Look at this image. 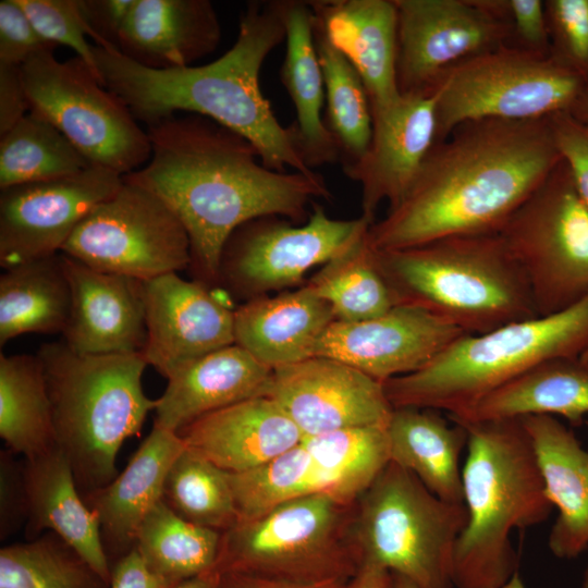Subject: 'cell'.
<instances>
[{"label":"cell","instance_id":"cell-21","mask_svg":"<svg viewBox=\"0 0 588 588\" xmlns=\"http://www.w3.org/2000/svg\"><path fill=\"white\" fill-rule=\"evenodd\" d=\"M61 259L71 289L63 342L79 354H143L144 281L93 269L62 253Z\"/></svg>","mask_w":588,"mask_h":588},{"label":"cell","instance_id":"cell-8","mask_svg":"<svg viewBox=\"0 0 588 588\" xmlns=\"http://www.w3.org/2000/svg\"><path fill=\"white\" fill-rule=\"evenodd\" d=\"M355 503L314 493L238 520L222 532L216 571L298 585H346L360 560Z\"/></svg>","mask_w":588,"mask_h":588},{"label":"cell","instance_id":"cell-32","mask_svg":"<svg viewBox=\"0 0 588 588\" xmlns=\"http://www.w3.org/2000/svg\"><path fill=\"white\" fill-rule=\"evenodd\" d=\"M563 417L572 427L588 416V365L578 358L542 363L483 397L469 409L449 416L457 424L522 418Z\"/></svg>","mask_w":588,"mask_h":588},{"label":"cell","instance_id":"cell-49","mask_svg":"<svg viewBox=\"0 0 588 588\" xmlns=\"http://www.w3.org/2000/svg\"><path fill=\"white\" fill-rule=\"evenodd\" d=\"M132 3L133 0H81L95 45L117 48L120 30Z\"/></svg>","mask_w":588,"mask_h":588},{"label":"cell","instance_id":"cell-58","mask_svg":"<svg viewBox=\"0 0 588 588\" xmlns=\"http://www.w3.org/2000/svg\"><path fill=\"white\" fill-rule=\"evenodd\" d=\"M581 588H588V564L583 572L581 576Z\"/></svg>","mask_w":588,"mask_h":588},{"label":"cell","instance_id":"cell-6","mask_svg":"<svg viewBox=\"0 0 588 588\" xmlns=\"http://www.w3.org/2000/svg\"><path fill=\"white\" fill-rule=\"evenodd\" d=\"M399 304L424 308L467 334L539 317L527 279L498 233L377 250Z\"/></svg>","mask_w":588,"mask_h":588},{"label":"cell","instance_id":"cell-48","mask_svg":"<svg viewBox=\"0 0 588 588\" xmlns=\"http://www.w3.org/2000/svg\"><path fill=\"white\" fill-rule=\"evenodd\" d=\"M512 26V42L539 54H550V40L542 0H505Z\"/></svg>","mask_w":588,"mask_h":588},{"label":"cell","instance_id":"cell-14","mask_svg":"<svg viewBox=\"0 0 588 588\" xmlns=\"http://www.w3.org/2000/svg\"><path fill=\"white\" fill-rule=\"evenodd\" d=\"M373 222L363 215L333 219L316 203L302 224L278 216L249 220L226 240L218 283L246 301L295 286L311 268L328 262Z\"/></svg>","mask_w":588,"mask_h":588},{"label":"cell","instance_id":"cell-59","mask_svg":"<svg viewBox=\"0 0 588 588\" xmlns=\"http://www.w3.org/2000/svg\"><path fill=\"white\" fill-rule=\"evenodd\" d=\"M579 359H580L584 364L588 365V348L580 355Z\"/></svg>","mask_w":588,"mask_h":588},{"label":"cell","instance_id":"cell-28","mask_svg":"<svg viewBox=\"0 0 588 588\" xmlns=\"http://www.w3.org/2000/svg\"><path fill=\"white\" fill-rule=\"evenodd\" d=\"M334 320L330 305L303 284L237 307L235 344L273 370L314 357L320 338Z\"/></svg>","mask_w":588,"mask_h":588},{"label":"cell","instance_id":"cell-22","mask_svg":"<svg viewBox=\"0 0 588 588\" xmlns=\"http://www.w3.org/2000/svg\"><path fill=\"white\" fill-rule=\"evenodd\" d=\"M177 434L187 448L228 473L259 467L304 439L294 421L267 395L209 413Z\"/></svg>","mask_w":588,"mask_h":588},{"label":"cell","instance_id":"cell-56","mask_svg":"<svg viewBox=\"0 0 588 588\" xmlns=\"http://www.w3.org/2000/svg\"><path fill=\"white\" fill-rule=\"evenodd\" d=\"M390 588H417V587L412 581H409L408 579H406V578H404V577H402L400 575L392 574V580H391V587Z\"/></svg>","mask_w":588,"mask_h":588},{"label":"cell","instance_id":"cell-43","mask_svg":"<svg viewBox=\"0 0 588 588\" xmlns=\"http://www.w3.org/2000/svg\"><path fill=\"white\" fill-rule=\"evenodd\" d=\"M39 36L48 42L64 45L75 51L97 74L91 37L81 0H16ZM99 76V75H98Z\"/></svg>","mask_w":588,"mask_h":588},{"label":"cell","instance_id":"cell-46","mask_svg":"<svg viewBox=\"0 0 588 588\" xmlns=\"http://www.w3.org/2000/svg\"><path fill=\"white\" fill-rule=\"evenodd\" d=\"M11 450L0 452V539L16 534L27 520L24 460Z\"/></svg>","mask_w":588,"mask_h":588},{"label":"cell","instance_id":"cell-18","mask_svg":"<svg viewBox=\"0 0 588 588\" xmlns=\"http://www.w3.org/2000/svg\"><path fill=\"white\" fill-rule=\"evenodd\" d=\"M464 334L424 308L399 304L370 319L334 320L315 356L341 360L385 383L424 368Z\"/></svg>","mask_w":588,"mask_h":588},{"label":"cell","instance_id":"cell-15","mask_svg":"<svg viewBox=\"0 0 588 588\" xmlns=\"http://www.w3.org/2000/svg\"><path fill=\"white\" fill-rule=\"evenodd\" d=\"M393 1L400 94H427L445 70L512 42L511 23L492 0Z\"/></svg>","mask_w":588,"mask_h":588},{"label":"cell","instance_id":"cell-3","mask_svg":"<svg viewBox=\"0 0 588 588\" xmlns=\"http://www.w3.org/2000/svg\"><path fill=\"white\" fill-rule=\"evenodd\" d=\"M284 0L249 1L233 46L204 65L146 68L115 47L93 45L101 84L147 126L185 111L209 118L249 140L262 163L314 174L304 161L292 124L283 126L262 95L261 66L285 41Z\"/></svg>","mask_w":588,"mask_h":588},{"label":"cell","instance_id":"cell-29","mask_svg":"<svg viewBox=\"0 0 588 588\" xmlns=\"http://www.w3.org/2000/svg\"><path fill=\"white\" fill-rule=\"evenodd\" d=\"M27 491L26 540L52 531L74 548L110 584L111 564L96 514L85 503L71 464L58 448L24 460Z\"/></svg>","mask_w":588,"mask_h":588},{"label":"cell","instance_id":"cell-54","mask_svg":"<svg viewBox=\"0 0 588 588\" xmlns=\"http://www.w3.org/2000/svg\"><path fill=\"white\" fill-rule=\"evenodd\" d=\"M219 580L220 573L218 571H211L183 580L171 588H217Z\"/></svg>","mask_w":588,"mask_h":588},{"label":"cell","instance_id":"cell-27","mask_svg":"<svg viewBox=\"0 0 588 588\" xmlns=\"http://www.w3.org/2000/svg\"><path fill=\"white\" fill-rule=\"evenodd\" d=\"M272 371L237 344L201 356L168 379L155 426L177 433L209 413L266 395Z\"/></svg>","mask_w":588,"mask_h":588},{"label":"cell","instance_id":"cell-24","mask_svg":"<svg viewBox=\"0 0 588 588\" xmlns=\"http://www.w3.org/2000/svg\"><path fill=\"white\" fill-rule=\"evenodd\" d=\"M184 449L176 432L154 425L125 468L106 487L84 498L98 518L110 564L135 548L138 529L162 500L167 474Z\"/></svg>","mask_w":588,"mask_h":588},{"label":"cell","instance_id":"cell-55","mask_svg":"<svg viewBox=\"0 0 588 588\" xmlns=\"http://www.w3.org/2000/svg\"><path fill=\"white\" fill-rule=\"evenodd\" d=\"M568 113L576 121L588 127V82L580 91Z\"/></svg>","mask_w":588,"mask_h":588},{"label":"cell","instance_id":"cell-37","mask_svg":"<svg viewBox=\"0 0 588 588\" xmlns=\"http://www.w3.org/2000/svg\"><path fill=\"white\" fill-rule=\"evenodd\" d=\"M328 494L355 503L390 462L387 427H353L304 437Z\"/></svg>","mask_w":588,"mask_h":588},{"label":"cell","instance_id":"cell-39","mask_svg":"<svg viewBox=\"0 0 588 588\" xmlns=\"http://www.w3.org/2000/svg\"><path fill=\"white\" fill-rule=\"evenodd\" d=\"M90 164L54 125L32 111L0 136V189L70 176Z\"/></svg>","mask_w":588,"mask_h":588},{"label":"cell","instance_id":"cell-34","mask_svg":"<svg viewBox=\"0 0 588 588\" xmlns=\"http://www.w3.org/2000/svg\"><path fill=\"white\" fill-rule=\"evenodd\" d=\"M0 437L24 460L57 448L51 402L37 354L0 355Z\"/></svg>","mask_w":588,"mask_h":588},{"label":"cell","instance_id":"cell-35","mask_svg":"<svg viewBox=\"0 0 588 588\" xmlns=\"http://www.w3.org/2000/svg\"><path fill=\"white\" fill-rule=\"evenodd\" d=\"M369 228L305 283L330 305L335 320L362 321L380 316L396 305L379 269L376 249L368 236Z\"/></svg>","mask_w":588,"mask_h":588},{"label":"cell","instance_id":"cell-26","mask_svg":"<svg viewBox=\"0 0 588 588\" xmlns=\"http://www.w3.org/2000/svg\"><path fill=\"white\" fill-rule=\"evenodd\" d=\"M519 419L534 448L547 497L558 510L548 547L558 559H576L588 549V451L556 417Z\"/></svg>","mask_w":588,"mask_h":588},{"label":"cell","instance_id":"cell-13","mask_svg":"<svg viewBox=\"0 0 588 588\" xmlns=\"http://www.w3.org/2000/svg\"><path fill=\"white\" fill-rule=\"evenodd\" d=\"M62 254L103 272L147 281L191 266L188 234L167 204L123 180L79 222Z\"/></svg>","mask_w":588,"mask_h":588},{"label":"cell","instance_id":"cell-5","mask_svg":"<svg viewBox=\"0 0 588 588\" xmlns=\"http://www.w3.org/2000/svg\"><path fill=\"white\" fill-rule=\"evenodd\" d=\"M52 408L57 448L69 460L83 497L119 474L124 441L138 434L156 400L143 389L148 366L142 353L88 355L64 342L38 350Z\"/></svg>","mask_w":588,"mask_h":588},{"label":"cell","instance_id":"cell-60","mask_svg":"<svg viewBox=\"0 0 588 588\" xmlns=\"http://www.w3.org/2000/svg\"><path fill=\"white\" fill-rule=\"evenodd\" d=\"M585 424H586V425H587V427H588V419L586 420V422H585Z\"/></svg>","mask_w":588,"mask_h":588},{"label":"cell","instance_id":"cell-19","mask_svg":"<svg viewBox=\"0 0 588 588\" xmlns=\"http://www.w3.org/2000/svg\"><path fill=\"white\" fill-rule=\"evenodd\" d=\"M148 365L169 379L191 362L235 344L234 313L207 284L176 272L144 281Z\"/></svg>","mask_w":588,"mask_h":588},{"label":"cell","instance_id":"cell-7","mask_svg":"<svg viewBox=\"0 0 588 588\" xmlns=\"http://www.w3.org/2000/svg\"><path fill=\"white\" fill-rule=\"evenodd\" d=\"M588 348V295L572 307L464 334L413 373L383 383L393 407L461 414L536 366Z\"/></svg>","mask_w":588,"mask_h":588},{"label":"cell","instance_id":"cell-57","mask_svg":"<svg viewBox=\"0 0 588 588\" xmlns=\"http://www.w3.org/2000/svg\"><path fill=\"white\" fill-rule=\"evenodd\" d=\"M497 588H526L524 585L523 579L520 578V575L518 572H516L510 580H507L504 585L497 587Z\"/></svg>","mask_w":588,"mask_h":588},{"label":"cell","instance_id":"cell-41","mask_svg":"<svg viewBox=\"0 0 588 588\" xmlns=\"http://www.w3.org/2000/svg\"><path fill=\"white\" fill-rule=\"evenodd\" d=\"M0 588H110L89 563L52 531L0 550Z\"/></svg>","mask_w":588,"mask_h":588},{"label":"cell","instance_id":"cell-42","mask_svg":"<svg viewBox=\"0 0 588 588\" xmlns=\"http://www.w3.org/2000/svg\"><path fill=\"white\" fill-rule=\"evenodd\" d=\"M238 520L258 517L295 498L327 493L326 481L302 442L268 463L230 473Z\"/></svg>","mask_w":588,"mask_h":588},{"label":"cell","instance_id":"cell-9","mask_svg":"<svg viewBox=\"0 0 588 588\" xmlns=\"http://www.w3.org/2000/svg\"><path fill=\"white\" fill-rule=\"evenodd\" d=\"M466 524L464 504L438 498L390 461L356 501L360 565L383 567L417 588H455V550Z\"/></svg>","mask_w":588,"mask_h":588},{"label":"cell","instance_id":"cell-16","mask_svg":"<svg viewBox=\"0 0 588 588\" xmlns=\"http://www.w3.org/2000/svg\"><path fill=\"white\" fill-rule=\"evenodd\" d=\"M123 176L108 168L10 186L0 193V266L8 269L59 254L73 231Z\"/></svg>","mask_w":588,"mask_h":588},{"label":"cell","instance_id":"cell-11","mask_svg":"<svg viewBox=\"0 0 588 588\" xmlns=\"http://www.w3.org/2000/svg\"><path fill=\"white\" fill-rule=\"evenodd\" d=\"M53 50L21 66L29 111L54 125L91 164L122 176L142 168L151 154L148 133L84 60L59 61Z\"/></svg>","mask_w":588,"mask_h":588},{"label":"cell","instance_id":"cell-4","mask_svg":"<svg viewBox=\"0 0 588 588\" xmlns=\"http://www.w3.org/2000/svg\"><path fill=\"white\" fill-rule=\"evenodd\" d=\"M467 430L462 469L467 524L455 550V588H497L517 571L514 529L543 523L553 505L519 418L460 424Z\"/></svg>","mask_w":588,"mask_h":588},{"label":"cell","instance_id":"cell-50","mask_svg":"<svg viewBox=\"0 0 588 588\" xmlns=\"http://www.w3.org/2000/svg\"><path fill=\"white\" fill-rule=\"evenodd\" d=\"M28 112L21 66L0 65V136Z\"/></svg>","mask_w":588,"mask_h":588},{"label":"cell","instance_id":"cell-44","mask_svg":"<svg viewBox=\"0 0 588 588\" xmlns=\"http://www.w3.org/2000/svg\"><path fill=\"white\" fill-rule=\"evenodd\" d=\"M550 56L588 82V0H546Z\"/></svg>","mask_w":588,"mask_h":588},{"label":"cell","instance_id":"cell-25","mask_svg":"<svg viewBox=\"0 0 588 588\" xmlns=\"http://www.w3.org/2000/svg\"><path fill=\"white\" fill-rule=\"evenodd\" d=\"M221 27L209 0H133L118 50L150 69L189 66L213 52Z\"/></svg>","mask_w":588,"mask_h":588},{"label":"cell","instance_id":"cell-47","mask_svg":"<svg viewBox=\"0 0 588 588\" xmlns=\"http://www.w3.org/2000/svg\"><path fill=\"white\" fill-rule=\"evenodd\" d=\"M555 145L567 163L579 197L588 208V127L568 112L549 117Z\"/></svg>","mask_w":588,"mask_h":588},{"label":"cell","instance_id":"cell-2","mask_svg":"<svg viewBox=\"0 0 588 588\" xmlns=\"http://www.w3.org/2000/svg\"><path fill=\"white\" fill-rule=\"evenodd\" d=\"M562 156L549 118L483 119L436 143L411 187L368 231L377 250L498 233Z\"/></svg>","mask_w":588,"mask_h":588},{"label":"cell","instance_id":"cell-53","mask_svg":"<svg viewBox=\"0 0 588 588\" xmlns=\"http://www.w3.org/2000/svg\"><path fill=\"white\" fill-rule=\"evenodd\" d=\"M392 574L375 564H362L356 575L342 588H390Z\"/></svg>","mask_w":588,"mask_h":588},{"label":"cell","instance_id":"cell-33","mask_svg":"<svg viewBox=\"0 0 588 588\" xmlns=\"http://www.w3.org/2000/svg\"><path fill=\"white\" fill-rule=\"evenodd\" d=\"M71 289L61 254L27 261L0 277V346L25 333H63Z\"/></svg>","mask_w":588,"mask_h":588},{"label":"cell","instance_id":"cell-12","mask_svg":"<svg viewBox=\"0 0 588 588\" xmlns=\"http://www.w3.org/2000/svg\"><path fill=\"white\" fill-rule=\"evenodd\" d=\"M539 317L588 295V208L562 160L499 230Z\"/></svg>","mask_w":588,"mask_h":588},{"label":"cell","instance_id":"cell-30","mask_svg":"<svg viewBox=\"0 0 588 588\" xmlns=\"http://www.w3.org/2000/svg\"><path fill=\"white\" fill-rule=\"evenodd\" d=\"M283 14L286 49L280 77L296 110L292 126L298 150L314 170L340 160L321 115L324 82L315 42V17L309 1L301 0H284Z\"/></svg>","mask_w":588,"mask_h":588},{"label":"cell","instance_id":"cell-51","mask_svg":"<svg viewBox=\"0 0 588 588\" xmlns=\"http://www.w3.org/2000/svg\"><path fill=\"white\" fill-rule=\"evenodd\" d=\"M174 585L152 573L135 548L111 568L110 588H171Z\"/></svg>","mask_w":588,"mask_h":588},{"label":"cell","instance_id":"cell-40","mask_svg":"<svg viewBox=\"0 0 588 588\" xmlns=\"http://www.w3.org/2000/svg\"><path fill=\"white\" fill-rule=\"evenodd\" d=\"M162 501L183 519L221 532L238 520L230 473L186 445L167 474Z\"/></svg>","mask_w":588,"mask_h":588},{"label":"cell","instance_id":"cell-45","mask_svg":"<svg viewBox=\"0 0 588 588\" xmlns=\"http://www.w3.org/2000/svg\"><path fill=\"white\" fill-rule=\"evenodd\" d=\"M57 45L42 39L16 0L0 1V65L22 66L33 54Z\"/></svg>","mask_w":588,"mask_h":588},{"label":"cell","instance_id":"cell-52","mask_svg":"<svg viewBox=\"0 0 588 588\" xmlns=\"http://www.w3.org/2000/svg\"><path fill=\"white\" fill-rule=\"evenodd\" d=\"M345 586V585H344ZM342 585H298L280 580L268 579L243 573H220L217 588H342Z\"/></svg>","mask_w":588,"mask_h":588},{"label":"cell","instance_id":"cell-1","mask_svg":"<svg viewBox=\"0 0 588 588\" xmlns=\"http://www.w3.org/2000/svg\"><path fill=\"white\" fill-rule=\"evenodd\" d=\"M147 133L149 160L123 180L154 193L181 220L189 269L207 285L218 283L224 244L240 225L269 216L302 224L314 199L332 198L320 173L271 170L249 140L209 118L174 114Z\"/></svg>","mask_w":588,"mask_h":588},{"label":"cell","instance_id":"cell-36","mask_svg":"<svg viewBox=\"0 0 588 588\" xmlns=\"http://www.w3.org/2000/svg\"><path fill=\"white\" fill-rule=\"evenodd\" d=\"M221 538V531L183 519L161 500L143 520L135 549L152 573L179 584L216 571Z\"/></svg>","mask_w":588,"mask_h":588},{"label":"cell","instance_id":"cell-31","mask_svg":"<svg viewBox=\"0 0 588 588\" xmlns=\"http://www.w3.org/2000/svg\"><path fill=\"white\" fill-rule=\"evenodd\" d=\"M390 461L411 471L438 498L464 504L461 455L464 426L436 409L393 407L387 426Z\"/></svg>","mask_w":588,"mask_h":588},{"label":"cell","instance_id":"cell-17","mask_svg":"<svg viewBox=\"0 0 588 588\" xmlns=\"http://www.w3.org/2000/svg\"><path fill=\"white\" fill-rule=\"evenodd\" d=\"M266 395L304 437L353 427H387L393 412L383 383L323 356L273 369Z\"/></svg>","mask_w":588,"mask_h":588},{"label":"cell","instance_id":"cell-23","mask_svg":"<svg viewBox=\"0 0 588 588\" xmlns=\"http://www.w3.org/2000/svg\"><path fill=\"white\" fill-rule=\"evenodd\" d=\"M330 44L355 68L371 112L400 97L396 82L397 16L393 0L309 1Z\"/></svg>","mask_w":588,"mask_h":588},{"label":"cell","instance_id":"cell-38","mask_svg":"<svg viewBox=\"0 0 588 588\" xmlns=\"http://www.w3.org/2000/svg\"><path fill=\"white\" fill-rule=\"evenodd\" d=\"M314 33L324 82V122L336 144L344 171L354 166L369 147L372 135L370 100L358 72L330 44L315 20Z\"/></svg>","mask_w":588,"mask_h":588},{"label":"cell","instance_id":"cell-10","mask_svg":"<svg viewBox=\"0 0 588 588\" xmlns=\"http://www.w3.org/2000/svg\"><path fill=\"white\" fill-rule=\"evenodd\" d=\"M586 83L552 56L511 44L474 56L442 72L427 91L436 99V143L470 121L568 112Z\"/></svg>","mask_w":588,"mask_h":588},{"label":"cell","instance_id":"cell-20","mask_svg":"<svg viewBox=\"0 0 588 588\" xmlns=\"http://www.w3.org/2000/svg\"><path fill=\"white\" fill-rule=\"evenodd\" d=\"M372 135L366 154L343 172L362 187V215L375 220L382 201H401L436 144L432 94H401L372 111Z\"/></svg>","mask_w":588,"mask_h":588}]
</instances>
